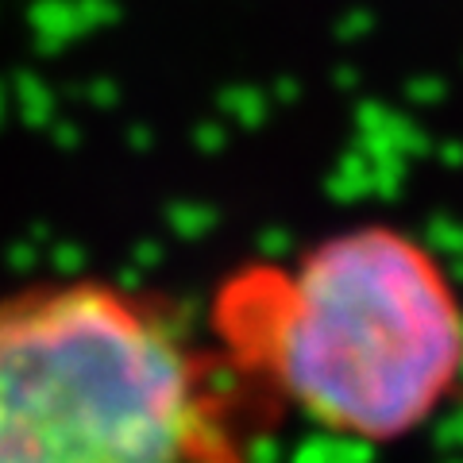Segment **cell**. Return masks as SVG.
I'll return each instance as SVG.
<instances>
[{
  "label": "cell",
  "instance_id": "obj_1",
  "mask_svg": "<svg viewBox=\"0 0 463 463\" xmlns=\"http://www.w3.org/2000/svg\"><path fill=\"white\" fill-rule=\"evenodd\" d=\"M209 328L228 374L336 440L402 444L463 386V294L444 259L390 221L236 267Z\"/></svg>",
  "mask_w": 463,
  "mask_h": 463
},
{
  "label": "cell",
  "instance_id": "obj_2",
  "mask_svg": "<svg viewBox=\"0 0 463 463\" xmlns=\"http://www.w3.org/2000/svg\"><path fill=\"white\" fill-rule=\"evenodd\" d=\"M224 364L100 274L0 294V463H248Z\"/></svg>",
  "mask_w": 463,
  "mask_h": 463
}]
</instances>
